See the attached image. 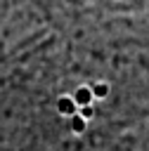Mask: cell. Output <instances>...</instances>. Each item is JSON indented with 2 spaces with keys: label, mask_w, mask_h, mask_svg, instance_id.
Wrapping results in <instances>:
<instances>
[{
  "label": "cell",
  "mask_w": 149,
  "mask_h": 151,
  "mask_svg": "<svg viewBox=\"0 0 149 151\" xmlns=\"http://www.w3.org/2000/svg\"><path fill=\"white\" fill-rule=\"evenodd\" d=\"M78 116H80L83 120H92V116H95V106L90 104V106H83V109H78Z\"/></svg>",
  "instance_id": "5b68a950"
},
{
  "label": "cell",
  "mask_w": 149,
  "mask_h": 151,
  "mask_svg": "<svg viewBox=\"0 0 149 151\" xmlns=\"http://www.w3.org/2000/svg\"><path fill=\"white\" fill-rule=\"evenodd\" d=\"M69 127H71V132H73V134H83V132L88 130V120H83V118L76 113V116H71V118H69Z\"/></svg>",
  "instance_id": "277c9868"
},
{
  "label": "cell",
  "mask_w": 149,
  "mask_h": 151,
  "mask_svg": "<svg viewBox=\"0 0 149 151\" xmlns=\"http://www.w3.org/2000/svg\"><path fill=\"white\" fill-rule=\"evenodd\" d=\"M57 111H59L61 116L71 118V116L78 113V106H76V101L71 99V94H61V97L57 99Z\"/></svg>",
  "instance_id": "6da1fadb"
},
{
  "label": "cell",
  "mask_w": 149,
  "mask_h": 151,
  "mask_svg": "<svg viewBox=\"0 0 149 151\" xmlns=\"http://www.w3.org/2000/svg\"><path fill=\"white\" fill-rule=\"evenodd\" d=\"M88 87H90V92H92V99H104V97H109V92H111V85L104 83V80L90 83Z\"/></svg>",
  "instance_id": "3957f363"
},
{
  "label": "cell",
  "mask_w": 149,
  "mask_h": 151,
  "mask_svg": "<svg viewBox=\"0 0 149 151\" xmlns=\"http://www.w3.org/2000/svg\"><path fill=\"white\" fill-rule=\"evenodd\" d=\"M71 99L76 101L78 109H83V106H90V104H92V92H90L88 85H80V87H76V92L71 94Z\"/></svg>",
  "instance_id": "7a4b0ae2"
}]
</instances>
